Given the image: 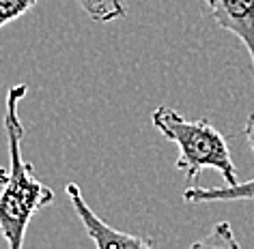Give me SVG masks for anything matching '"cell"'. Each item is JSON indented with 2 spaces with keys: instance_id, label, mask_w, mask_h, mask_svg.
<instances>
[{
  "instance_id": "8",
  "label": "cell",
  "mask_w": 254,
  "mask_h": 249,
  "mask_svg": "<svg viewBox=\"0 0 254 249\" xmlns=\"http://www.w3.org/2000/svg\"><path fill=\"white\" fill-rule=\"evenodd\" d=\"M244 138H246V142L248 146H250V150L254 152V112L248 116L246 120V127H244Z\"/></svg>"
},
{
  "instance_id": "2",
  "label": "cell",
  "mask_w": 254,
  "mask_h": 249,
  "mask_svg": "<svg viewBox=\"0 0 254 249\" xmlns=\"http://www.w3.org/2000/svg\"><path fill=\"white\" fill-rule=\"evenodd\" d=\"M151 123L168 142L177 144L179 157L175 168L186 174V181H198L202 170H218L226 185H235V170L226 138L207 120H188L175 107L160 105L151 112Z\"/></svg>"
},
{
  "instance_id": "3",
  "label": "cell",
  "mask_w": 254,
  "mask_h": 249,
  "mask_svg": "<svg viewBox=\"0 0 254 249\" xmlns=\"http://www.w3.org/2000/svg\"><path fill=\"white\" fill-rule=\"evenodd\" d=\"M65 194H67V200L71 202L78 219L82 221V226H84V232L88 234V239L95 243V247H99V249H106V247H121V249H125V247H138V249L153 247V241L151 239L136 236V234H129V232H123V230L108 226V223L86 204L80 185L67 183Z\"/></svg>"
},
{
  "instance_id": "1",
  "label": "cell",
  "mask_w": 254,
  "mask_h": 249,
  "mask_svg": "<svg viewBox=\"0 0 254 249\" xmlns=\"http://www.w3.org/2000/svg\"><path fill=\"white\" fill-rule=\"evenodd\" d=\"M28 86L15 84L7 93L4 129L9 138V176L0 191V236L11 249H22L30 219L54 202V191L43 185L33 172V163L22 157L24 125L17 105L26 97Z\"/></svg>"
},
{
  "instance_id": "7",
  "label": "cell",
  "mask_w": 254,
  "mask_h": 249,
  "mask_svg": "<svg viewBox=\"0 0 254 249\" xmlns=\"http://www.w3.org/2000/svg\"><path fill=\"white\" fill-rule=\"evenodd\" d=\"M37 2L39 0H0V28L33 11Z\"/></svg>"
},
{
  "instance_id": "6",
  "label": "cell",
  "mask_w": 254,
  "mask_h": 249,
  "mask_svg": "<svg viewBox=\"0 0 254 249\" xmlns=\"http://www.w3.org/2000/svg\"><path fill=\"white\" fill-rule=\"evenodd\" d=\"M95 24H112L127 15V0H73Z\"/></svg>"
},
{
  "instance_id": "9",
  "label": "cell",
  "mask_w": 254,
  "mask_h": 249,
  "mask_svg": "<svg viewBox=\"0 0 254 249\" xmlns=\"http://www.w3.org/2000/svg\"><path fill=\"white\" fill-rule=\"evenodd\" d=\"M7 176H9V168H2V165H0V185L7 181Z\"/></svg>"
},
{
  "instance_id": "4",
  "label": "cell",
  "mask_w": 254,
  "mask_h": 249,
  "mask_svg": "<svg viewBox=\"0 0 254 249\" xmlns=\"http://www.w3.org/2000/svg\"><path fill=\"white\" fill-rule=\"evenodd\" d=\"M205 7L218 28L244 43L254 67V0H205Z\"/></svg>"
},
{
  "instance_id": "5",
  "label": "cell",
  "mask_w": 254,
  "mask_h": 249,
  "mask_svg": "<svg viewBox=\"0 0 254 249\" xmlns=\"http://www.w3.org/2000/svg\"><path fill=\"white\" fill-rule=\"evenodd\" d=\"M254 200V178L224 187H188L183 191L186 204H202V202H239Z\"/></svg>"
}]
</instances>
